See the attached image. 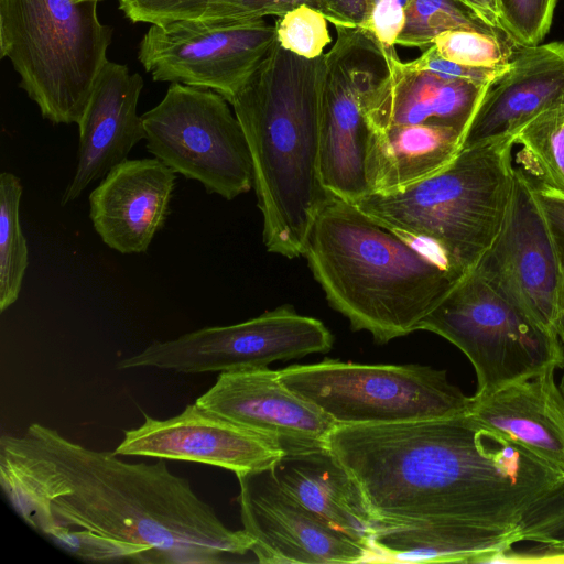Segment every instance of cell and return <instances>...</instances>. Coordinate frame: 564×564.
<instances>
[{
  "label": "cell",
  "mask_w": 564,
  "mask_h": 564,
  "mask_svg": "<svg viewBox=\"0 0 564 564\" xmlns=\"http://www.w3.org/2000/svg\"><path fill=\"white\" fill-rule=\"evenodd\" d=\"M272 471L293 498L373 554L375 523L361 492L329 448L284 454Z\"/></svg>",
  "instance_id": "22"
},
{
  "label": "cell",
  "mask_w": 564,
  "mask_h": 564,
  "mask_svg": "<svg viewBox=\"0 0 564 564\" xmlns=\"http://www.w3.org/2000/svg\"><path fill=\"white\" fill-rule=\"evenodd\" d=\"M240 517L262 564L373 562L372 552L293 498L272 467L238 475Z\"/></svg>",
  "instance_id": "14"
},
{
  "label": "cell",
  "mask_w": 564,
  "mask_h": 564,
  "mask_svg": "<svg viewBox=\"0 0 564 564\" xmlns=\"http://www.w3.org/2000/svg\"><path fill=\"white\" fill-rule=\"evenodd\" d=\"M333 343L323 322L282 306L242 323L204 327L174 339L153 341L122 358L116 367L220 373L267 368L275 360L327 352Z\"/></svg>",
  "instance_id": "11"
},
{
  "label": "cell",
  "mask_w": 564,
  "mask_h": 564,
  "mask_svg": "<svg viewBox=\"0 0 564 564\" xmlns=\"http://www.w3.org/2000/svg\"><path fill=\"white\" fill-rule=\"evenodd\" d=\"M563 368H564V366H563ZM560 388H561V391H562V393L564 395V372H563V376H562V379H561V382H560Z\"/></svg>",
  "instance_id": "40"
},
{
  "label": "cell",
  "mask_w": 564,
  "mask_h": 564,
  "mask_svg": "<svg viewBox=\"0 0 564 564\" xmlns=\"http://www.w3.org/2000/svg\"><path fill=\"white\" fill-rule=\"evenodd\" d=\"M142 88L139 73L131 74L124 64H105L77 122V162L62 194V206L76 200L90 183L126 161L134 145L145 139L142 117L137 112Z\"/></svg>",
  "instance_id": "18"
},
{
  "label": "cell",
  "mask_w": 564,
  "mask_h": 564,
  "mask_svg": "<svg viewBox=\"0 0 564 564\" xmlns=\"http://www.w3.org/2000/svg\"><path fill=\"white\" fill-rule=\"evenodd\" d=\"M473 269L530 321L556 334L564 262L535 184L520 169L499 232Z\"/></svg>",
  "instance_id": "12"
},
{
  "label": "cell",
  "mask_w": 564,
  "mask_h": 564,
  "mask_svg": "<svg viewBox=\"0 0 564 564\" xmlns=\"http://www.w3.org/2000/svg\"><path fill=\"white\" fill-rule=\"evenodd\" d=\"M41 423L0 437V485L34 530L84 561L215 564L253 541L165 463H128Z\"/></svg>",
  "instance_id": "2"
},
{
  "label": "cell",
  "mask_w": 564,
  "mask_h": 564,
  "mask_svg": "<svg viewBox=\"0 0 564 564\" xmlns=\"http://www.w3.org/2000/svg\"><path fill=\"white\" fill-rule=\"evenodd\" d=\"M557 0H497L502 31L517 46L540 44L550 30Z\"/></svg>",
  "instance_id": "30"
},
{
  "label": "cell",
  "mask_w": 564,
  "mask_h": 564,
  "mask_svg": "<svg viewBox=\"0 0 564 564\" xmlns=\"http://www.w3.org/2000/svg\"><path fill=\"white\" fill-rule=\"evenodd\" d=\"M276 42L275 24L264 19L234 25L183 20L151 25L138 59L154 82L210 89L229 102Z\"/></svg>",
  "instance_id": "13"
},
{
  "label": "cell",
  "mask_w": 564,
  "mask_h": 564,
  "mask_svg": "<svg viewBox=\"0 0 564 564\" xmlns=\"http://www.w3.org/2000/svg\"><path fill=\"white\" fill-rule=\"evenodd\" d=\"M282 383L337 426L432 420L468 413L467 397L446 370L421 365H364L324 359L279 370Z\"/></svg>",
  "instance_id": "7"
},
{
  "label": "cell",
  "mask_w": 564,
  "mask_h": 564,
  "mask_svg": "<svg viewBox=\"0 0 564 564\" xmlns=\"http://www.w3.org/2000/svg\"><path fill=\"white\" fill-rule=\"evenodd\" d=\"M409 0H375L366 30L387 50H395Z\"/></svg>",
  "instance_id": "34"
},
{
  "label": "cell",
  "mask_w": 564,
  "mask_h": 564,
  "mask_svg": "<svg viewBox=\"0 0 564 564\" xmlns=\"http://www.w3.org/2000/svg\"><path fill=\"white\" fill-rule=\"evenodd\" d=\"M535 188L564 259V193L545 186Z\"/></svg>",
  "instance_id": "36"
},
{
  "label": "cell",
  "mask_w": 564,
  "mask_h": 564,
  "mask_svg": "<svg viewBox=\"0 0 564 564\" xmlns=\"http://www.w3.org/2000/svg\"><path fill=\"white\" fill-rule=\"evenodd\" d=\"M143 416L140 426L123 431L116 455L202 463L236 476L269 469L284 455L270 440L196 402L166 420Z\"/></svg>",
  "instance_id": "15"
},
{
  "label": "cell",
  "mask_w": 564,
  "mask_h": 564,
  "mask_svg": "<svg viewBox=\"0 0 564 564\" xmlns=\"http://www.w3.org/2000/svg\"><path fill=\"white\" fill-rule=\"evenodd\" d=\"M218 93L172 83L141 117L147 150L176 174L231 200L253 186L242 127Z\"/></svg>",
  "instance_id": "9"
},
{
  "label": "cell",
  "mask_w": 564,
  "mask_h": 564,
  "mask_svg": "<svg viewBox=\"0 0 564 564\" xmlns=\"http://www.w3.org/2000/svg\"><path fill=\"white\" fill-rule=\"evenodd\" d=\"M419 329L444 337L467 356L477 377L475 395L489 394L550 366H564L558 336L530 321L474 269L459 279Z\"/></svg>",
  "instance_id": "8"
},
{
  "label": "cell",
  "mask_w": 564,
  "mask_h": 564,
  "mask_svg": "<svg viewBox=\"0 0 564 564\" xmlns=\"http://www.w3.org/2000/svg\"><path fill=\"white\" fill-rule=\"evenodd\" d=\"M436 53L448 61L471 66L496 68L508 65L518 47L509 37L475 30H449L432 42Z\"/></svg>",
  "instance_id": "27"
},
{
  "label": "cell",
  "mask_w": 564,
  "mask_h": 564,
  "mask_svg": "<svg viewBox=\"0 0 564 564\" xmlns=\"http://www.w3.org/2000/svg\"><path fill=\"white\" fill-rule=\"evenodd\" d=\"M303 256L329 305L379 344L419 330L465 274L332 195L311 224Z\"/></svg>",
  "instance_id": "3"
},
{
  "label": "cell",
  "mask_w": 564,
  "mask_h": 564,
  "mask_svg": "<svg viewBox=\"0 0 564 564\" xmlns=\"http://www.w3.org/2000/svg\"><path fill=\"white\" fill-rule=\"evenodd\" d=\"M556 369L474 395L468 413L564 475V395Z\"/></svg>",
  "instance_id": "21"
},
{
  "label": "cell",
  "mask_w": 564,
  "mask_h": 564,
  "mask_svg": "<svg viewBox=\"0 0 564 564\" xmlns=\"http://www.w3.org/2000/svg\"><path fill=\"white\" fill-rule=\"evenodd\" d=\"M563 262H564V259H563ZM555 332L564 347V285H563V291H562L561 305H560L558 317H557V322H556V326H555Z\"/></svg>",
  "instance_id": "38"
},
{
  "label": "cell",
  "mask_w": 564,
  "mask_h": 564,
  "mask_svg": "<svg viewBox=\"0 0 564 564\" xmlns=\"http://www.w3.org/2000/svg\"><path fill=\"white\" fill-rule=\"evenodd\" d=\"M73 2L80 3V2H99L102 0H72Z\"/></svg>",
  "instance_id": "39"
},
{
  "label": "cell",
  "mask_w": 564,
  "mask_h": 564,
  "mask_svg": "<svg viewBox=\"0 0 564 564\" xmlns=\"http://www.w3.org/2000/svg\"><path fill=\"white\" fill-rule=\"evenodd\" d=\"M411 64L446 78L462 79L479 85H488L508 67V65L496 68L462 65L441 57L433 46L422 52L421 56L411 61Z\"/></svg>",
  "instance_id": "33"
},
{
  "label": "cell",
  "mask_w": 564,
  "mask_h": 564,
  "mask_svg": "<svg viewBox=\"0 0 564 564\" xmlns=\"http://www.w3.org/2000/svg\"><path fill=\"white\" fill-rule=\"evenodd\" d=\"M325 53L319 98L318 176L325 192L349 203L367 194L366 156L370 134L366 102L389 73L390 55L367 30L335 26Z\"/></svg>",
  "instance_id": "10"
},
{
  "label": "cell",
  "mask_w": 564,
  "mask_h": 564,
  "mask_svg": "<svg viewBox=\"0 0 564 564\" xmlns=\"http://www.w3.org/2000/svg\"><path fill=\"white\" fill-rule=\"evenodd\" d=\"M98 2L0 0V56L54 124L77 123L107 59L113 29Z\"/></svg>",
  "instance_id": "6"
},
{
  "label": "cell",
  "mask_w": 564,
  "mask_h": 564,
  "mask_svg": "<svg viewBox=\"0 0 564 564\" xmlns=\"http://www.w3.org/2000/svg\"><path fill=\"white\" fill-rule=\"evenodd\" d=\"M564 99V42L518 46L508 67L489 83L464 137L463 148L514 135Z\"/></svg>",
  "instance_id": "19"
},
{
  "label": "cell",
  "mask_w": 564,
  "mask_h": 564,
  "mask_svg": "<svg viewBox=\"0 0 564 564\" xmlns=\"http://www.w3.org/2000/svg\"><path fill=\"white\" fill-rule=\"evenodd\" d=\"M475 13H477L487 24L500 29L497 0H459Z\"/></svg>",
  "instance_id": "37"
},
{
  "label": "cell",
  "mask_w": 564,
  "mask_h": 564,
  "mask_svg": "<svg viewBox=\"0 0 564 564\" xmlns=\"http://www.w3.org/2000/svg\"><path fill=\"white\" fill-rule=\"evenodd\" d=\"M327 447L361 492L380 562H494L563 475L469 413L337 426Z\"/></svg>",
  "instance_id": "1"
},
{
  "label": "cell",
  "mask_w": 564,
  "mask_h": 564,
  "mask_svg": "<svg viewBox=\"0 0 564 564\" xmlns=\"http://www.w3.org/2000/svg\"><path fill=\"white\" fill-rule=\"evenodd\" d=\"M176 173L156 158L112 167L88 197L95 231L122 254L145 253L170 213Z\"/></svg>",
  "instance_id": "17"
},
{
  "label": "cell",
  "mask_w": 564,
  "mask_h": 564,
  "mask_svg": "<svg viewBox=\"0 0 564 564\" xmlns=\"http://www.w3.org/2000/svg\"><path fill=\"white\" fill-rule=\"evenodd\" d=\"M275 28L278 43L283 48L308 59L324 55L332 41L324 14L306 3L280 17Z\"/></svg>",
  "instance_id": "29"
},
{
  "label": "cell",
  "mask_w": 564,
  "mask_h": 564,
  "mask_svg": "<svg viewBox=\"0 0 564 564\" xmlns=\"http://www.w3.org/2000/svg\"><path fill=\"white\" fill-rule=\"evenodd\" d=\"M486 87L417 68L411 62H401L394 53L389 58L388 75L366 102V119L370 130L440 124L465 137Z\"/></svg>",
  "instance_id": "20"
},
{
  "label": "cell",
  "mask_w": 564,
  "mask_h": 564,
  "mask_svg": "<svg viewBox=\"0 0 564 564\" xmlns=\"http://www.w3.org/2000/svg\"><path fill=\"white\" fill-rule=\"evenodd\" d=\"M23 187L11 172L0 174V312L19 297L29 265V250L20 224Z\"/></svg>",
  "instance_id": "25"
},
{
  "label": "cell",
  "mask_w": 564,
  "mask_h": 564,
  "mask_svg": "<svg viewBox=\"0 0 564 564\" xmlns=\"http://www.w3.org/2000/svg\"><path fill=\"white\" fill-rule=\"evenodd\" d=\"M517 542L564 549V475L536 498L516 528Z\"/></svg>",
  "instance_id": "28"
},
{
  "label": "cell",
  "mask_w": 564,
  "mask_h": 564,
  "mask_svg": "<svg viewBox=\"0 0 564 564\" xmlns=\"http://www.w3.org/2000/svg\"><path fill=\"white\" fill-rule=\"evenodd\" d=\"M199 406L273 442L284 454L327 448L337 424L286 388L279 370L220 372L195 401Z\"/></svg>",
  "instance_id": "16"
},
{
  "label": "cell",
  "mask_w": 564,
  "mask_h": 564,
  "mask_svg": "<svg viewBox=\"0 0 564 564\" xmlns=\"http://www.w3.org/2000/svg\"><path fill=\"white\" fill-rule=\"evenodd\" d=\"M325 54L304 58L278 42L229 104L245 132L269 252L303 254L329 196L318 176L319 98Z\"/></svg>",
  "instance_id": "4"
},
{
  "label": "cell",
  "mask_w": 564,
  "mask_h": 564,
  "mask_svg": "<svg viewBox=\"0 0 564 564\" xmlns=\"http://www.w3.org/2000/svg\"><path fill=\"white\" fill-rule=\"evenodd\" d=\"M514 135L464 147L444 169L388 195L355 204L458 271L471 270L499 232L513 187Z\"/></svg>",
  "instance_id": "5"
},
{
  "label": "cell",
  "mask_w": 564,
  "mask_h": 564,
  "mask_svg": "<svg viewBox=\"0 0 564 564\" xmlns=\"http://www.w3.org/2000/svg\"><path fill=\"white\" fill-rule=\"evenodd\" d=\"M464 134L440 124L370 130L366 180L369 194L401 192L447 166L463 148Z\"/></svg>",
  "instance_id": "23"
},
{
  "label": "cell",
  "mask_w": 564,
  "mask_h": 564,
  "mask_svg": "<svg viewBox=\"0 0 564 564\" xmlns=\"http://www.w3.org/2000/svg\"><path fill=\"white\" fill-rule=\"evenodd\" d=\"M119 9L133 23L164 25L175 21L199 20L208 0H118Z\"/></svg>",
  "instance_id": "32"
},
{
  "label": "cell",
  "mask_w": 564,
  "mask_h": 564,
  "mask_svg": "<svg viewBox=\"0 0 564 564\" xmlns=\"http://www.w3.org/2000/svg\"><path fill=\"white\" fill-rule=\"evenodd\" d=\"M514 142L520 170L535 185L564 193V99L523 126Z\"/></svg>",
  "instance_id": "24"
},
{
  "label": "cell",
  "mask_w": 564,
  "mask_h": 564,
  "mask_svg": "<svg viewBox=\"0 0 564 564\" xmlns=\"http://www.w3.org/2000/svg\"><path fill=\"white\" fill-rule=\"evenodd\" d=\"M462 29L509 37L502 30L487 24L459 0H409L405 23L397 44L424 52L438 34Z\"/></svg>",
  "instance_id": "26"
},
{
  "label": "cell",
  "mask_w": 564,
  "mask_h": 564,
  "mask_svg": "<svg viewBox=\"0 0 564 564\" xmlns=\"http://www.w3.org/2000/svg\"><path fill=\"white\" fill-rule=\"evenodd\" d=\"M375 0H318V10L334 26L368 25Z\"/></svg>",
  "instance_id": "35"
},
{
  "label": "cell",
  "mask_w": 564,
  "mask_h": 564,
  "mask_svg": "<svg viewBox=\"0 0 564 564\" xmlns=\"http://www.w3.org/2000/svg\"><path fill=\"white\" fill-rule=\"evenodd\" d=\"M303 3L318 10V0H208L199 20L214 25L246 24L268 15L280 18Z\"/></svg>",
  "instance_id": "31"
}]
</instances>
